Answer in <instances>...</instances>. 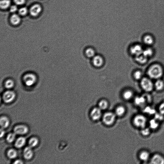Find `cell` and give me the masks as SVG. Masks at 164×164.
Segmentation results:
<instances>
[{
  "mask_svg": "<svg viewBox=\"0 0 164 164\" xmlns=\"http://www.w3.org/2000/svg\"><path fill=\"white\" fill-rule=\"evenodd\" d=\"M163 73L162 67L158 64H154L148 71V74L152 79H158L162 76Z\"/></svg>",
  "mask_w": 164,
  "mask_h": 164,
  "instance_id": "obj_1",
  "label": "cell"
},
{
  "mask_svg": "<svg viewBox=\"0 0 164 164\" xmlns=\"http://www.w3.org/2000/svg\"><path fill=\"white\" fill-rule=\"evenodd\" d=\"M133 123L136 127L141 129L146 127L148 122L147 118L145 115L139 114L134 117L133 120Z\"/></svg>",
  "mask_w": 164,
  "mask_h": 164,
  "instance_id": "obj_2",
  "label": "cell"
},
{
  "mask_svg": "<svg viewBox=\"0 0 164 164\" xmlns=\"http://www.w3.org/2000/svg\"><path fill=\"white\" fill-rule=\"evenodd\" d=\"M23 80L26 86L31 87L35 84L37 81V77L34 74L28 73L24 75Z\"/></svg>",
  "mask_w": 164,
  "mask_h": 164,
  "instance_id": "obj_3",
  "label": "cell"
},
{
  "mask_svg": "<svg viewBox=\"0 0 164 164\" xmlns=\"http://www.w3.org/2000/svg\"><path fill=\"white\" fill-rule=\"evenodd\" d=\"M141 84L142 88L147 92H151L154 88V85L152 82L147 78H144L142 79Z\"/></svg>",
  "mask_w": 164,
  "mask_h": 164,
  "instance_id": "obj_4",
  "label": "cell"
},
{
  "mask_svg": "<svg viewBox=\"0 0 164 164\" xmlns=\"http://www.w3.org/2000/svg\"><path fill=\"white\" fill-rule=\"evenodd\" d=\"M116 118L115 114L112 112H107L103 116V121L105 124L110 125L115 121Z\"/></svg>",
  "mask_w": 164,
  "mask_h": 164,
  "instance_id": "obj_5",
  "label": "cell"
},
{
  "mask_svg": "<svg viewBox=\"0 0 164 164\" xmlns=\"http://www.w3.org/2000/svg\"><path fill=\"white\" fill-rule=\"evenodd\" d=\"M15 94L14 91L11 90H7L3 94V100L6 103L11 102L15 98Z\"/></svg>",
  "mask_w": 164,
  "mask_h": 164,
  "instance_id": "obj_6",
  "label": "cell"
},
{
  "mask_svg": "<svg viewBox=\"0 0 164 164\" xmlns=\"http://www.w3.org/2000/svg\"><path fill=\"white\" fill-rule=\"evenodd\" d=\"M150 163L153 164H164V157L159 154H155L150 158Z\"/></svg>",
  "mask_w": 164,
  "mask_h": 164,
  "instance_id": "obj_7",
  "label": "cell"
},
{
  "mask_svg": "<svg viewBox=\"0 0 164 164\" xmlns=\"http://www.w3.org/2000/svg\"><path fill=\"white\" fill-rule=\"evenodd\" d=\"M28 131L27 127L23 125L16 126L14 129V133L17 135H24L27 133Z\"/></svg>",
  "mask_w": 164,
  "mask_h": 164,
  "instance_id": "obj_8",
  "label": "cell"
},
{
  "mask_svg": "<svg viewBox=\"0 0 164 164\" xmlns=\"http://www.w3.org/2000/svg\"><path fill=\"white\" fill-rule=\"evenodd\" d=\"M93 65L96 68H100L104 64V59L100 55L95 56L93 58Z\"/></svg>",
  "mask_w": 164,
  "mask_h": 164,
  "instance_id": "obj_9",
  "label": "cell"
},
{
  "mask_svg": "<svg viewBox=\"0 0 164 164\" xmlns=\"http://www.w3.org/2000/svg\"><path fill=\"white\" fill-rule=\"evenodd\" d=\"M102 115L101 109L99 108H95L93 109L90 113V116L92 119L96 120L100 119Z\"/></svg>",
  "mask_w": 164,
  "mask_h": 164,
  "instance_id": "obj_10",
  "label": "cell"
},
{
  "mask_svg": "<svg viewBox=\"0 0 164 164\" xmlns=\"http://www.w3.org/2000/svg\"><path fill=\"white\" fill-rule=\"evenodd\" d=\"M130 50L131 54L136 56L142 54L143 51L141 46L139 45L133 46L131 48Z\"/></svg>",
  "mask_w": 164,
  "mask_h": 164,
  "instance_id": "obj_11",
  "label": "cell"
},
{
  "mask_svg": "<svg viewBox=\"0 0 164 164\" xmlns=\"http://www.w3.org/2000/svg\"><path fill=\"white\" fill-rule=\"evenodd\" d=\"M42 7L39 4H35L32 6L30 9V13L33 17L38 15L42 11Z\"/></svg>",
  "mask_w": 164,
  "mask_h": 164,
  "instance_id": "obj_12",
  "label": "cell"
},
{
  "mask_svg": "<svg viewBox=\"0 0 164 164\" xmlns=\"http://www.w3.org/2000/svg\"><path fill=\"white\" fill-rule=\"evenodd\" d=\"M140 160L143 162H147L150 160V155L149 152L147 150L142 151L139 155Z\"/></svg>",
  "mask_w": 164,
  "mask_h": 164,
  "instance_id": "obj_13",
  "label": "cell"
},
{
  "mask_svg": "<svg viewBox=\"0 0 164 164\" xmlns=\"http://www.w3.org/2000/svg\"><path fill=\"white\" fill-rule=\"evenodd\" d=\"M135 103L137 106H145L147 103L144 96H137L135 99Z\"/></svg>",
  "mask_w": 164,
  "mask_h": 164,
  "instance_id": "obj_14",
  "label": "cell"
},
{
  "mask_svg": "<svg viewBox=\"0 0 164 164\" xmlns=\"http://www.w3.org/2000/svg\"><path fill=\"white\" fill-rule=\"evenodd\" d=\"M30 147H27L24 149L23 152L24 157L26 159H31L33 157V152Z\"/></svg>",
  "mask_w": 164,
  "mask_h": 164,
  "instance_id": "obj_15",
  "label": "cell"
},
{
  "mask_svg": "<svg viewBox=\"0 0 164 164\" xmlns=\"http://www.w3.org/2000/svg\"><path fill=\"white\" fill-rule=\"evenodd\" d=\"M148 123L149 127L151 130H157L160 126V122L154 118L150 120Z\"/></svg>",
  "mask_w": 164,
  "mask_h": 164,
  "instance_id": "obj_16",
  "label": "cell"
},
{
  "mask_svg": "<svg viewBox=\"0 0 164 164\" xmlns=\"http://www.w3.org/2000/svg\"><path fill=\"white\" fill-rule=\"evenodd\" d=\"M9 119L5 116L2 117L0 120L1 127L2 129L7 128L9 124Z\"/></svg>",
  "mask_w": 164,
  "mask_h": 164,
  "instance_id": "obj_17",
  "label": "cell"
},
{
  "mask_svg": "<svg viewBox=\"0 0 164 164\" xmlns=\"http://www.w3.org/2000/svg\"><path fill=\"white\" fill-rule=\"evenodd\" d=\"M26 139L23 137H20L16 141L15 144V146L17 148H20L22 147L25 144Z\"/></svg>",
  "mask_w": 164,
  "mask_h": 164,
  "instance_id": "obj_18",
  "label": "cell"
},
{
  "mask_svg": "<svg viewBox=\"0 0 164 164\" xmlns=\"http://www.w3.org/2000/svg\"><path fill=\"white\" fill-rule=\"evenodd\" d=\"M10 21L13 25H17L20 23L21 19L19 15L15 14L11 16L10 18Z\"/></svg>",
  "mask_w": 164,
  "mask_h": 164,
  "instance_id": "obj_19",
  "label": "cell"
},
{
  "mask_svg": "<svg viewBox=\"0 0 164 164\" xmlns=\"http://www.w3.org/2000/svg\"><path fill=\"white\" fill-rule=\"evenodd\" d=\"M85 55L88 58H93L95 56V52L94 50L91 48H87L85 51Z\"/></svg>",
  "mask_w": 164,
  "mask_h": 164,
  "instance_id": "obj_20",
  "label": "cell"
},
{
  "mask_svg": "<svg viewBox=\"0 0 164 164\" xmlns=\"http://www.w3.org/2000/svg\"><path fill=\"white\" fill-rule=\"evenodd\" d=\"M133 96V93L132 91L130 90H126L124 92L123 96L124 98L126 100H130Z\"/></svg>",
  "mask_w": 164,
  "mask_h": 164,
  "instance_id": "obj_21",
  "label": "cell"
},
{
  "mask_svg": "<svg viewBox=\"0 0 164 164\" xmlns=\"http://www.w3.org/2000/svg\"><path fill=\"white\" fill-rule=\"evenodd\" d=\"M136 60L139 63L141 64H144L147 62V58L142 54L141 55L136 56Z\"/></svg>",
  "mask_w": 164,
  "mask_h": 164,
  "instance_id": "obj_22",
  "label": "cell"
},
{
  "mask_svg": "<svg viewBox=\"0 0 164 164\" xmlns=\"http://www.w3.org/2000/svg\"><path fill=\"white\" fill-rule=\"evenodd\" d=\"M152 130L149 127H146L141 129V133L142 135L144 137H147L149 136Z\"/></svg>",
  "mask_w": 164,
  "mask_h": 164,
  "instance_id": "obj_23",
  "label": "cell"
},
{
  "mask_svg": "<svg viewBox=\"0 0 164 164\" xmlns=\"http://www.w3.org/2000/svg\"><path fill=\"white\" fill-rule=\"evenodd\" d=\"M15 85L14 80L12 79H9L7 80L5 83V87L8 89H11Z\"/></svg>",
  "mask_w": 164,
  "mask_h": 164,
  "instance_id": "obj_24",
  "label": "cell"
},
{
  "mask_svg": "<svg viewBox=\"0 0 164 164\" xmlns=\"http://www.w3.org/2000/svg\"><path fill=\"white\" fill-rule=\"evenodd\" d=\"M155 87L157 90H162L164 87V82L162 80H158L155 83Z\"/></svg>",
  "mask_w": 164,
  "mask_h": 164,
  "instance_id": "obj_25",
  "label": "cell"
},
{
  "mask_svg": "<svg viewBox=\"0 0 164 164\" xmlns=\"http://www.w3.org/2000/svg\"><path fill=\"white\" fill-rule=\"evenodd\" d=\"M125 109L124 107L123 106H118L116 109V114L118 116H122L125 114Z\"/></svg>",
  "mask_w": 164,
  "mask_h": 164,
  "instance_id": "obj_26",
  "label": "cell"
},
{
  "mask_svg": "<svg viewBox=\"0 0 164 164\" xmlns=\"http://www.w3.org/2000/svg\"><path fill=\"white\" fill-rule=\"evenodd\" d=\"M10 2L9 0H2L0 2V6L1 9H5L10 6Z\"/></svg>",
  "mask_w": 164,
  "mask_h": 164,
  "instance_id": "obj_27",
  "label": "cell"
},
{
  "mask_svg": "<svg viewBox=\"0 0 164 164\" xmlns=\"http://www.w3.org/2000/svg\"><path fill=\"white\" fill-rule=\"evenodd\" d=\"M144 112L147 114L155 115L156 113L155 110L150 106H146L144 108Z\"/></svg>",
  "mask_w": 164,
  "mask_h": 164,
  "instance_id": "obj_28",
  "label": "cell"
},
{
  "mask_svg": "<svg viewBox=\"0 0 164 164\" xmlns=\"http://www.w3.org/2000/svg\"><path fill=\"white\" fill-rule=\"evenodd\" d=\"M8 157L10 159L15 158L17 156V153L14 149H10L8 151L7 153Z\"/></svg>",
  "mask_w": 164,
  "mask_h": 164,
  "instance_id": "obj_29",
  "label": "cell"
},
{
  "mask_svg": "<svg viewBox=\"0 0 164 164\" xmlns=\"http://www.w3.org/2000/svg\"><path fill=\"white\" fill-rule=\"evenodd\" d=\"M98 106L99 108L101 110L106 109L108 106V102L105 100H101L99 102Z\"/></svg>",
  "mask_w": 164,
  "mask_h": 164,
  "instance_id": "obj_30",
  "label": "cell"
},
{
  "mask_svg": "<svg viewBox=\"0 0 164 164\" xmlns=\"http://www.w3.org/2000/svg\"><path fill=\"white\" fill-rule=\"evenodd\" d=\"M144 41L145 44L148 45H151L154 42L152 37L149 35H147L144 37Z\"/></svg>",
  "mask_w": 164,
  "mask_h": 164,
  "instance_id": "obj_31",
  "label": "cell"
},
{
  "mask_svg": "<svg viewBox=\"0 0 164 164\" xmlns=\"http://www.w3.org/2000/svg\"><path fill=\"white\" fill-rule=\"evenodd\" d=\"M38 143V139L36 138H32L29 140V147H33L36 146Z\"/></svg>",
  "mask_w": 164,
  "mask_h": 164,
  "instance_id": "obj_32",
  "label": "cell"
},
{
  "mask_svg": "<svg viewBox=\"0 0 164 164\" xmlns=\"http://www.w3.org/2000/svg\"><path fill=\"white\" fill-rule=\"evenodd\" d=\"M15 134L10 133L8 134L7 137V141L9 143H12L14 141L15 137Z\"/></svg>",
  "mask_w": 164,
  "mask_h": 164,
  "instance_id": "obj_33",
  "label": "cell"
},
{
  "mask_svg": "<svg viewBox=\"0 0 164 164\" xmlns=\"http://www.w3.org/2000/svg\"><path fill=\"white\" fill-rule=\"evenodd\" d=\"M142 54L147 58L150 57L152 55L153 51L151 48H147V49L143 51Z\"/></svg>",
  "mask_w": 164,
  "mask_h": 164,
  "instance_id": "obj_34",
  "label": "cell"
},
{
  "mask_svg": "<svg viewBox=\"0 0 164 164\" xmlns=\"http://www.w3.org/2000/svg\"><path fill=\"white\" fill-rule=\"evenodd\" d=\"M154 115V118L159 122L162 121L164 119V115L159 112L156 113Z\"/></svg>",
  "mask_w": 164,
  "mask_h": 164,
  "instance_id": "obj_35",
  "label": "cell"
},
{
  "mask_svg": "<svg viewBox=\"0 0 164 164\" xmlns=\"http://www.w3.org/2000/svg\"><path fill=\"white\" fill-rule=\"evenodd\" d=\"M142 75L141 72L139 71H136L134 74V77L137 80L140 79L142 77Z\"/></svg>",
  "mask_w": 164,
  "mask_h": 164,
  "instance_id": "obj_36",
  "label": "cell"
},
{
  "mask_svg": "<svg viewBox=\"0 0 164 164\" xmlns=\"http://www.w3.org/2000/svg\"><path fill=\"white\" fill-rule=\"evenodd\" d=\"M28 11L26 7H23L21 8L19 11V13L20 15H25L27 13Z\"/></svg>",
  "mask_w": 164,
  "mask_h": 164,
  "instance_id": "obj_37",
  "label": "cell"
},
{
  "mask_svg": "<svg viewBox=\"0 0 164 164\" xmlns=\"http://www.w3.org/2000/svg\"><path fill=\"white\" fill-rule=\"evenodd\" d=\"M158 112L164 115V101L161 103L158 107Z\"/></svg>",
  "mask_w": 164,
  "mask_h": 164,
  "instance_id": "obj_38",
  "label": "cell"
},
{
  "mask_svg": "<svg viewBox=\"0 0 164 164\" xmlns=\"http://www.w3.org/2000/svg\"><path fill=\"white\" fill-rule=\"evenodd\" d=\"M14 2L16 4L21 5L25 3V0H14Z\"/></svg>",
  "mask_w": 164,
  "mask_h": 164,
  "instance_id": "obj_39",
  "label": "cell"
},
{
  "mask_svg": "<svg viewBox=\"0 0 164 164\" xmlns=\"http://www.w3.org/2000/svg\"><path fill=\"white\" fill-rule=\"evenodd\" d=\"M17 6H15V5H13V6H12L11 7L10 9V11L11 12L14 13L17 11Z\"/></svg>",
  "mask_w": 164,
  "mask_h": 164,
  "instance_id": "obj_40",
  "label": "cell"
},
{
  "mask_svg": "<svg viewBox=\"0 0 164 164\" xmlns=\"http://www.w3.org/2000/svg\"><path fill=\"white\" fill-rule=\"evenodd\" d=\"M5 133V132L3 130V129L1 128V137H3Z\"/></svg>",
  "mask_w": 164,
  "mask_h": 164,
  "instance_id": "obj_41",
  "label": "cell"
},
{
  "mask_svg": "<svg viewBox=\"0 0 164 164\" xmlns=\"http://www.w3.org/2000/svg\"><path fill=\"white\" fill-rule=\"evenodd\" d=\"M14 164H22L23 163L22 161L20 160H17L15 161L14 163Z\"/></svg>",
  "mask_w": 164,
  "mask_h": 164,
  "instance_id": "obj_42",
  "label": "cell"
}]
</instances>
